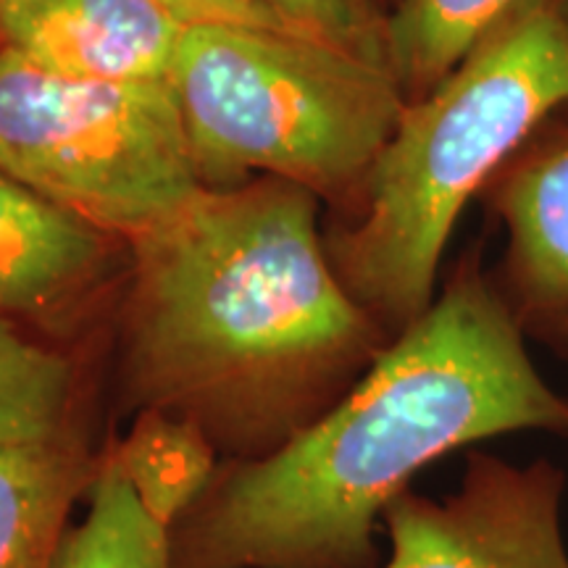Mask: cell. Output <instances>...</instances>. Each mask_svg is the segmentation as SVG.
Returning a JSON list of instances; mask_svg holds the SVG:
<instances>
[{
  "label": "cell",
  "instance_id": "6da1fadb",
  "mask_svg": "<svg viewBox=\"0 0 568 568\" xmlns=\"http://www.w3.org/2000/svg\"><path fill=\"white\" fill-rule=\"evenodd\" d=\"M518 429L568 432V400L506 295L464 272L335 408L209 485L176 524L174 568H355L416 471Z\"/></svg>",
  "mask_w": 568,
  "mask_h": 568
},
{
  "label": "cell",
  "instance_id": "7a4b0ae2",
  "mask_svg": "<svg viewBox=\"0 0 568 568\" xmlns=\"http://www.w3.org/2000/svg\"><path fill=\"white\" fill-rule=\"evenodd\" d=\"M130 245L126 376L148 410L201 432L261 429L379 353L303 184L205 187Z\"/></svg>",
  "mask_w": 568,
  "mask_h": 568
},
{
  "label": "cell",
  "instance_id": "3957f363",
  "mask_svg": "<svg viewBox=\"0 0 568 568\" xmlns=\"http://www.w3.org/2000/svg\"><path fill=\"white\" fill-rule=\"evenodd\" d=\"M568 105L558 0H524L418 101L406 103L361 190L332 264L374 322L403 332L435 301L460 213Z\"/></svg>",
  "mask_w": 568,
  "mask_h": 568
},
{
  "label": "cell",
  "instance_id": "277c9868",
  "mask_svg": "<svg viewBox=\"0 0 568 568\" xmlns=\"http://www.w3.org/2000/svg\"><path fill=\"white\" fill-rule=\"evenodd\" d=\"M166 82L205 184L266 172L316 195L364 190L408 103L387 67L255 27L184 30Z\"/></svg>",
  "mask_w": 568,
  "mask_h": 568
},
{
  "label": "cell",
  "instance_id": "5b68a950",
  "mask_svg": "<svg viewBox=\"0 0 568 568\" xmlns=\"http://www.w3.org/2000/svg\"><path fill=\"white\" fill-rule=\"evenodd\" d=\"M0 172L126 243L209 187L166 80H77L11 45L0 48Z\"/></svg>",
  "mask_w": 568,
  "mask_h": 568
},
{
  "label": "cell",
  "instance_id": "8992f818",
  "mask_svg": "<svg viewBox=\"0 0 568 568\" xmlns=\"http://www.w3.org/2000/svg\"><path fill=\"white\" fill-rule=\"evenodd\" d=\"M560 493L564 479L548 464L477 456L458 495L432 503L406 489L389 503L385 568H568Z\"/></svg>",
  "mask_w": 568,
  "mask_h": 568
},
{
  "label": "cell",
  "instance_id": "52a82bcc",
  "mask_svg": "<svg viewBox=\"0 0 568 568\" xmlns=\"http://www.w3.org/2000/svg\"><path fill=\"white\" fill-rule=\"evenodd\" d=\"M489 187L508 230L503 295L524 332L568 347V119H548Z\"/></svg>",
  "mask_w": 568,
  "mask_h": 568
},
{
  "label": "cell",
  "instance_id": "ba28073f",
  "mask_svg": "<svg viewBox=\"0 0 568 568\" xmlns=\"http://www.w3.org/2000/svg\"><path fill=\"white\" fill-rule=\"evenodd\" d=\"M119 240L0 172V314L67 316L109 280Z\"/></svg>",
  "mask_w": 568,
  "mask_h": 568
},
{
  "label": "cell",
  "instance_id": "9c48e42d",
  "mask_svg": "<svg viewBox=\"0 0 568 568\" xmlns=\"http://www.w3.org/2000/svg\"><path fill=\"white\" fill-rule=\"evenodd\" d=\"M182 32L155 0H45L11 48L77 80L163 82Z\"/></svg>",
  "mask_w": 568,
  "mask_h": 568
},
{
  "label": "cell",
  "instance_id": "30bf717a",
  "mask_svg": "<svg viewBox=\"0 0 568 568\" xmlns=\"http://www.w3.org/2000/svg\"><path fill=\"white\" fill-rule=\"evenodd\" d=\"M92 474L74 432L0 445V568H53L69 510Z\"/></svg>",
  "mask_w": 568,
  "mask_h": 568
},
{
  "label": "cell",
  "instance_id": "8fae6325",
  "mask_svg": "<svg viewBox=\"0 0 568 568\" xmlns=\"http://www.w3.org/2000/svg\"><path fill=\"white\" fill-rule=\"evenodd\" d=\"M182 516L148 495L116 447L90 481V508L63 535L53 568H174V529Z\"/></svg>",
  "mask_w": 568,
  "mask_h": 568
},
{
  "label": "cell",
  "instance_id": "7c38bea8",
  "mask_svg": "<svg viewBox=\"0 0 568 568\" xmlns=\"http://www.w3.org/2000/svg\"><path fill=\"white\" fill-rule=\"evenodd\" d=\"M524 0H400L387 27V67L418 101Z\"/></svg>",
  "mask_w": 568,
  "mask_h": 568
},
{
  "label": "cell",
  "instance_id": "4fadbf2b",
  "mask_svg": "<svg viewBox=\"0 0 568 568\" xmlns=\"http://www.w3.org/2000/svg\"><path fill=\"white\" fill-rule=\"evenodd\" d=\"M74 372L63 355L34 343L0 314V445L69 435Z\"/></svg>",
  "mask_w": 568,
  "mask_h": 568
},
{
  "label": "cell",
  "instance_id": "5bb4252c",
  "mask_svg": "<svg viewBox=\"0 0 568 568\" xmlns=\"http://www.w3.org/2000/svg\"><path fill=\"white\" fill-rule=\"evenodd\" d=\"M290 32L387 67V27L400 0H261ZM389 69V67H387Z\"/></svg>",
  "mask_w": 568,
  "mask_h": 568
},
{
  "label": "cell",
  "instance_id": "9a60e30c",
  "mask_svg": "<svg viewBox=\"0 0 568 568\" xmlns=\"http://www.w3.org/2000/svg\"><path fill=\"white\" fill-rule=\"evenodd\" d=\"M155 3L184 30L224 24L290 32L261 0H155Z\"/></svg>",
  "mask_w": 568,
  "mask_h": 568
},
{
  "label": "cell",
  "instance_id": "2e32d148",
  "mask_svg": "<svg viewBox=\"0 0 568 568\" xmlns=\"http://www.w3.org/2000/svg\"><path fill=\"white\" fill-rule=\"evenodd\" d=\"M45 0H0V38L11 45Z\"/></svg>",
  "mask_w": 568,
  "mask_h": 568
},
{
  "label": "cell",
  "instance_id": "e0dca14e",
  "mask_svg": "<svg viewBox=\"0 0 568 568\" xmlns=\"http://www.w3.org/2000/svg\"><path fill=\"white\" fill-rule=\"evenodd\" d=\"M558 9H560V19H564L566 32H568V0H558Z\"/></svg>",
  "mask_w": 568,
  "mask_h": 568
}]
</instances>
